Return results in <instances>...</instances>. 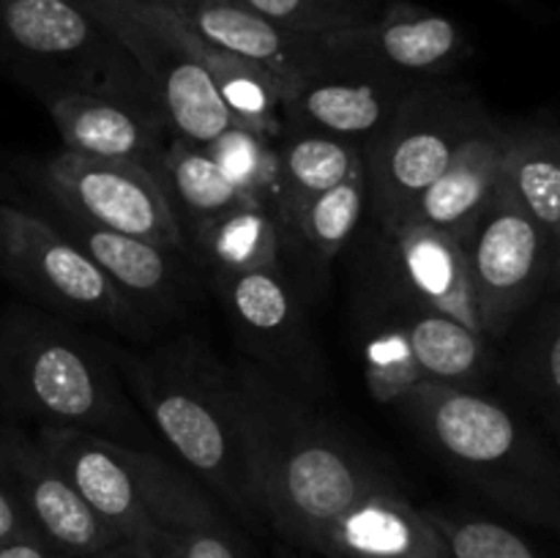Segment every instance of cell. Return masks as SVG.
Instances as JSON below:
<instances>
[{"instance_id":"5","label":"cell","mask_w":560,"mask_h":558,"mask_svg":"<svg viewBox=\"0 0 560 558\" xmlns=\"http://www.w3.org/2000/svg\"><path fill=\"white\" fill-rule=\"evenodd\" d=\"M36 441L93 512L124 539L224 520V507L189 474L148 449L69 427H38Z\"/></svg>"},{"instance_id":"11","label":"cell","mask_w":560,"mask_h":558,"mask_svg":"<svg viewBox=\"0 0 560 558\" xmlns=\"http://www.w3.org/2000/svg\"><path fill=\"white\" fill-rule=\"evenodd\" d=\"M241 348L282 386L320 397L326 359L312 334L306 301L284 268H257L213 282Z\"/></svg>"},{"instance_id":"30","label":"cell","mask_w":560,"mask_h":558,"mask_svg":"<svg viewBox=\"0 0 560 558\" xmlns=\"http://www.w3.org/2000/svg\"><path fill=\"white\" fill-rule=\"evenodd\" d=\"M284 31L304 36H331V33L364 27L386 9L388 0H241Z\"/></svg>"},{"instance_id":"3","label":"cell","mask_w":560,"mask_h":558,"mask_svg":"<svg viewBox=\"0 0 560 558\" xmlns=\"http://www.w3.org/2000/svg\"><path fill=\"white\" fill-rule=\"evenodd\" d=\"M0 414L140 449L151 438L109 350L44 310L0 317Z\"/></svg>"},{"instance_id":"1","label":"cell","mask_w":560,"mask_h":558,"mask_svg":"<svg viewBox=\"0 0 560 558\" xmlns=\"http://www.w3.org/2000/svg\"><path fill=\"white\" fill-rule=\"evenodd\" d=\"M230 367L257 514L282 542L310 553L317 534L359 498L399 487L304 394L255 361Z\"/></svg>"},{"instance_id":"15","label":"cell","mask_w":560,"mask_h":558,"mask_svg":"<svg viewBox=\"0 0 560 558\" xmlns=\"http://www.w3.org/2000/svg\"><path fill=\"white\" fill-rule=\"evenodd\" d=\"M416 85V80L331 53L326 63L295 80L284 93V131L337 137L366 151Z\"/></svg>"},{"instance_id":"37","label":"cell","mask_w":560,"mask_h":558,"mask_svg":"<svg viewBox=\"0 0 560 558\" xmlns=\"http://www.w3.org/2000/svg\"><path fill=\"white\" fill-rule=\"evenodd\" d=\"M273 558H306V550H299V547L288 545V542H279Z\"/></svg>"},{"instance_id":"24","label":"cell","mask_w":560,"mask_h":558,"mask_svg":"<svg viewBox=\"0 0 560 558\" xmlns=\"http://www.w3.org/2000/svg\"><path fill=\"white\" fill-rule=\"evenodd\" d=\"M186 257H195L211 282L257 268H282L279 224L271 208L246 200L184 230Z\"/></svg>"},{"instance_id":"32","label":"cell","mask_w":560,"mask_h":558,"mask_svg":"<svg viewBox=\"0 0 560 558\" xmlns=\"http://www.w3.org/2000/svg\"><path fill=\"white\" fill-rule=\"evenodd\" d=\"M164 558H255L249 542L238 534L230 518L186 531H159Z\"/></svg>"},{"instance_id":"35","label":"cell","mask_w":560,"mask_h":558,"mask_svg":"<svg viewBox=\"0 0 560 558\" xmlns=\"http://www.w3.org/2000/svg\"><path fill=\"white\" fill-rule=\"evenodd\" d=\"M541 375H545L547 388L560 403V323L550 332L541 348Z\"/></svg>"},{"instance_id":"38","label":"cell","mask_w":560,"mask_h":558,"mask_svg":"<svg viewBox=\"0 0 560 558\" xmlns=\"http://www.w3.org/2000/svg\"><path fill=\"white\" fill-rule=\"evenodd\" d=\"M148 3H159V5H167V9H175L180 0H148Z\"/></svg>"},{"instance_id":"14","label":"cell","mask_w":560,"mask_h":558,"mask_svg":"<svg viewBox=\"0 0 560 558\" xmlns=\"http://www.w3.org/2000/svg\"><path fill=\"white\" fill-rule=\"evenodd\" d=\"M550 241L498 181L495 195L463 241L476 321L487 339L503 337L530 304L545 274Z\"/></svg>"},{"instance_id":"7","label":"cell","mask_w":560,"mask_h":558,"mask_svg":"<svg viewBox=\"0 0 560 558\" xmlns=\"http://www.w3.org/2000/svg\"><path fill=\"white\" fill-rule=\"evenodd\" d=\"M355 334L366 388L377 403H402L419 386L476 388L490 367L487 337L421 306L359 295Z\"/></svg>"},{"instance_id":"16","label":"cell","mask_w":560,"mask_h":558,"mask_svg":"<svg viewBox=\"0 0 560 558\" xmlns=\"http://www.w3.org/2000/svg\"><path fill=\"white\" fill-rule=\"evenodd\" d=\"M0 476L20 498L38 539L55 556H85L124 536L104 523L63 470L38 446L36 435L0 427Z\"/></svg>"},{"instance_id":"21","label":"cell","mask_w":560,"mask_h":558,"mask_svg":"<svg viewBox=\"0 0 560 558\" xmlns=\"http://www.w3.org/2000/svg\"><path fill=\"white\" fill-rule=\"evenodd\" d=\"M173 11L208 44L262 66L284 88L331 58L323 36L284 31L241 0H180Z\"/></svg>"},{"instance_id":"26","label":"cell","mask_w":560,"mask_h":558,"mask_svg":"<svg viewBox=\"0 0 560 558\" xmlns=\"http://www.w3.org/2000/svg\"><path fill=\"white\" fill-rule=\"evenodd\" d=\"M197 58L211 74L219 98L244 129L279 140L284 135V93L288 88L252 60L235 58L197 36Z\"/></svg>"},{"instance_id":"20","label":"cell","mask_w":560,"mask_h":558,"mask_svg":"<svg viewBox=\"0 0 560 558\" xmlns=\"http://www.w3.org/2000/svg\"><path fill=\"white\" fill-rule=\"evenodd\" d=\"M323 558H452L441 531L399 487L359 498L312 542Z\"/></svg>"},{"instance_id":"18","label":"cell","mask_w":560,"mask_h":558,"mask_svg":"<svg viewBox=\"0 0 560 558\" xmlns=\"http://www.w3.org/2000/svg\"><path fill=\"white\" fill-rule=\"evenodd\" d=\"M44 104L63 151L140 164L159 178L162 159L175 137L162 109L96 93H55Z\"/></svg>"},{"instance_id":"22","label":"cell","mask_w":560,"mask_h":558,"mask_svg":"<svg viewBox=\"0 0 560 558\" xmlns=\"http://www.w3.org/2000/svg\"><path fill=\"white\" fill-rule=\"evenodd\" d=\"M366 211L364 167L306 202L279 224L282 268L304 299H320L339 252L353 241Z\"/></svg>"},{"instance_id":"25","label":"cell","mask_w":560,"mask_h":558,"mask_svg":"<svg viewBox=\"0 0 560 558\" xmlns=\"http://www.w3.org/2000/svg\"><path fill=\"white\" fill-rule=\"evenodd\" d=\"M279 178L271 213L277 224L288 222L293 213L323 191L334 189L364 167V151L337 137L312 131H284L277 140Z\"/></svg>"},{"instance_id":"19","label":"cell","mask_w":560,"mask_h":558,"mask_svg":"<svg viewBox=\"0 0 560 558\" xmlns=\"http://www.w3.org/2000/svg\"><path fill=\"white\" fill-rule=\"evenodd\" d=\"M55 213L58 217L52 222L102 268L104 277L135 306L142 321L170 317L186 304L189 277L180 263V252L98 228L60 208H55Z\"/></svg>"},{"instance_id":"13","label":"cell","mask_w":560,"mask_h":558,"mask_svg":"<svg viewBox=\"0 0 560 558\" xmlns=\"http://www.w3.org/2000/svg\"><path fill=\"white\" fill-rule=\"evenodd\" d=\"M55 208L77 219L167 246L186 257L184 233L164 186L151 170L60 151L38 170Z\"/></svg>"},{"instance_id":"8","label":"cell","mask_w":560,"mask_h":558,"mask_svg":"<svg viewBox=\"0 0 560 558\" xmlns=\"http://www.w3.org/2000/svg\"><path fill=\"white\" fill-rule=\"evenodd\" d=\"M118 38L151 85L175 137L206 148L238 126L197 58V33L173 9L148 0H80Z\"/></svg>"},{"instance_id":"6","label":"cell","mask_w":560,"mask_h":558,"mask_svg":"<svg viewBox=\"0 0 560 558\" xmlns=\"http://www.w3.org/2000/svg\"><path fill=\"white\" fill-rule=\"evenodd\" d=\"M0 60L42 98L96 93L162 109L129 53L80 0H0Z\"/></svg>"},{"instance_id":"17","label":"cell","mask_w":560,"mask_h":558,"mask_svg":"<svg viewBox=\"0 0 560 558\" xmlns=\"http://www.w3.org/2000/svg\"><path fill=\"white\" fill-rule=\"evenodd\" d=\"M339 58L372 66L402 80H441L470 55L463 27L452 16L408 0H388L364 27L323 36Z\"/></svg>"},{"instance_id":"36","label":"cell","mask_w":560,"mask_h":558,"mask_svg":"<svg viewBox=\"0 0 560 558\" xmlns=\"http://www.w3.org/2000/svg\"><path fill=\"white\" fill-rule=\"evenodd\" d=\"M0 558H52V553L38 536H20L0 545Z\"/></svg>"},{"instance_id":"39","label":"cell","mask_w":560,"mask_h":558,"mask_svg":"<svg viewBox=\"0 0 560 558\" xmlns=\"http://www.w3.org/2000/svg\"><path fill=\"white\" fill-rule=\"evenodd\" d=\"M558 260H560V239H558Z\"/></svg>"},{"instance_id":"4","label":"cell","mask_w":560,"mask_h":558,"mask_svg":"<svg viewBox=\"0 0 560 558\" xmlns=\"http://www.w3.org/2000/svg\"><path fill=\"white\" fill-rule=\"evenodd\" d=\"M399 405L463 485L560 534V460L506 405L463 386H419Z\"/></svg>"},{"instance_id":"29","label":"cell","mask_w":560,"mask_h":558,"mask_svg":"<svg viewBox=\"0 0 560 558\" xmlns=\"http://www.w3.org/2000/svg\"><path fill=\"white\" fill-rule=\"evenodd\" d=\"M206 151L246 200L262 202L266 208L273 206L279 178L277 140L244 126H230L206 146Z\"/></svg>"},{"instance_id":"34","label":"cell","mask_w":560,"mask_h":558,"mask_svg":"<svg viewBox=\"0 0 560 558\" xmlns=\"http://www.w3.org/2000/svg\"><path fill=\"white\" fill-rule=\"evenodd\" d=\"M52 558H164L162 547H159L156 536H129V539H120L115 545L104 547V550L85 553V556H55Z\"/></svg>"},{"instance_id":"9","label":"cell","mask_w":560,"mask_h":558,"mask_svg":"<svg viewBox=\"0 0 560 558\" xmlns=\"http://www.w3.org/2000/svg\"><path fill=\"white\" fill-rule=\"evenodd\" d=\"M441 80L419 82L364 151L366 208L375 222L405 217L421 191L452 164L459 146L490 126L479 104Z\"/></svg>"},{"instance_id":"33","label":"cell","mask_w":560,"mask_h":558,"mask_svg":"<svg viewBox=\"0 0 560 558\" xmlns=\"http://www.w3.org/2000/svg\"><path fill=\"white\" fill-rule=\"evenodd\" d=\"M20 536H38V534L33 531L20 498L14 496L9 481L0 476V545H5V542L11 539H20Z\"/></svg>"},{"instance_id":"12","label":"cell","mask_w":560,"mask_h":558,"mask_svg":"<svg viewBox=\"0 0 560 558\" xmlns=\"http://www.w3.org/2000/svg\"><path fill=\"white\" fill-rule=\"evenodd\" d=\"M361 263V295L441 312L481 334L463 241L410 219H392L377 222Z\"/></svg>"},{"instance_id":"31","label":"cell","mask_w":560,"mask_h":558,"mask_svg":"<svg viewBox=\"0 0 560 558\" xmlns=\"http://www.w3.org/2000/svg\"><path fill=\"white\" fill-rule=\"evenodd\" d=\"M441 531L452 558H539V553L506 525L457 509H424Z\"/></svg>"},{"instance_id":"23","label":"cell","mask_w":560,"mask_h":558,"mask_svg":"<svg viewBox=\"0 0 560 558\" xmlns=\"http://www.w3.org/2000/svg\"><path fill=\"white\" fill-rule=\"evenodd\" d=\"M503 156H506L503 131H498L492 124L476 131L459 146L452 164L421 191L419 200L399 219H410V222L427 224L452 239L465 241L476 219L495 195Z\"/></svg>"},{"instance_id":"28","label":"cell","mask_w":560,"mask_h":558,"mask_svg":"<svg viewBox=\"0 0 560 558\" xmlns=\"http://www.w3.org/2000/svg\"><path fill=\"white\" fill-rule=\"evenodd\" d=\"M501 186L552 241L560 239V142L556 137H506Z\"/></svg>"},{"instance_id":"10","label":"cell","mask_w":560,"mask_h":558,"mask_svg":"<svg viewBox=\"0 0 560 558\" xmlns=\"http://www.w3.org/2000/svg\"><path fill=\"white\" fill-rule=\"evenodd\" d=\"M0 274L44 312L126 334L148 323L49 217L0 206Z\"/></svg>"},{"instance_id":"27","label":"cell","mask_w":560,"mask_h":558,"mask_svg":"<svg viewBox=\"0 0 560 558\" xmlns=\"http://www.w3.org/2000/svg\"><path fill=\"white\" fill-rule=\"evenodd\" d=\"M159 181L173 206L180 233L191 224L206 222V219L219 217V213L246 202V197L230 184L228 175L213 162L211 153L206 148L180 140V137H173L170 142L162 167H159Z\"/></svg>"},{"instance_id":"2","label":"cell","mask_w":560,"mask_h":558,"mask_svg":"<svg viewBox=\"0 0 560 558\" xmlns=\"http://www.w3.org/2000/svg\"><path fill=\"white\" fill-rule=\"evenodd\" d=\"M107 350L120 381L186 470L241 523L262 525L246 463L233 367L197 337L170 339L148 353Z\"/></svg>"}]
</instances>
